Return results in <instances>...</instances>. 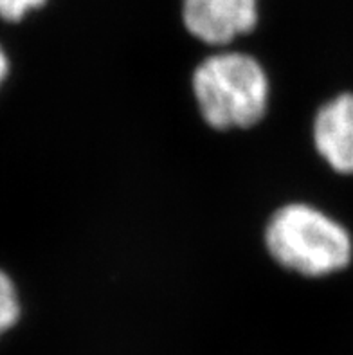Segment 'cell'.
Returning a JSON list of instances; mask_svg holds the SVG:
<instances>
[{
  "label": "cell",
  "mask_w": 353,
  "mask_h": 355,
  "mask_svg": "<svg viewBox=\"0 0 353 355\" xmlns=\"http://www.w3.org/2000/svg\"><path fill=\"white\" fill-rule=\"evenodd\" d=\"M265 242L274 260L307 278H327L353 261V236L343 222L309 204H289L273 215Z\"/></svg>",
  "instance_id": "1"
},
{
  "label": "cell",
  "mask_w": 353,
  "mask_h": 355,
  "mask_svg": "<svg viewBox=\"0 0 353 355\" xmlns=\"http://www.w3.org/2000/svg\"><path fill=\"white\" fill-rule=\"evenodd\" d=\"M193 92L202 117L213 128H247L267 110L268 81L261 65L249 54L220 53L198 65Z\"/></svg>",
  "instance_id": "2"
},
{
  "label": "cell",
  "mask_w": 353,
  "mask_h": 355,
  "mask_svg": "<svg viewBox=\"0 0 353 355\" xmlns=\"http://www.w3.org/2000/svg\"><path fill=\"white\" fill-rule=\"evenodd\" d=\"M182 22L200 42L224 45L258 24V0H182Z\"/></svg>",
  "instance_id": "3"
},
{
  "label": "cell",
  "mask_w": 353,
  "mask_h": 355,
  "mask_svg": "<svg viewBox=\"0 0 353 355\" xmlns=\"http://www.w3.org/2000/svg\"><path fill=\"white\" fill-rule=\"evenodd\" d=\"M312 137L330 170L353 177V92H341L321 105L313 117Z\"/></svg>",
  "instance_id": "4"
},
{
  "label": "cell",
  "mask_w": 353,
  "mask_h": 355,
  "mask_svg": "<svg viewBox=\"0 0 353 355\" xmlns=\"http://www.w3.org/2000/svg\"><path fill=\"white\" fill-rule=\"evenodd\" d=\"M20 318L17 288L6 272L0 270V336L13 327Z\"/></svg>",
  "instance_id": "5"
},
{
  "label": "cell",
  "mask_w": 353,
  "mask_h": 355,
  "mask_svg": "<svg viewBox=\"0 0 353 355\" xmlns=\"http://www.w3.org/2000/svg\"><path fill=\"white\" fill-rule=\"evenodd\" d=\"M47 4V0H0V18L8 22H20L26 15Z\"/></svg>",
  "instance_id": "6"
},
{
  "label": "cell",
  "mask_w": 353,
  "mask_h": 355,
  "mask_svg": "<svg viewBox=\"0 0 353 355\" xmlns=\"http://www.w3.org/2000/svg\"><path fill=\"white\" fill-rule=\"evenodd\" d=\"M8 69H9L8 58H6V53L2 51V47H0V83L4 81L6 74H8Z\"/></svg>",
  "instance_id": "7"
}]
</instances>
